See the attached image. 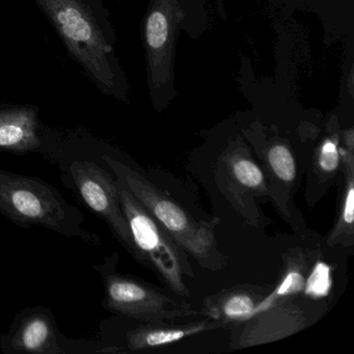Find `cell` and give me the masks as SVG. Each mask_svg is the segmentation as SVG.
<instances>
[{
	"label": "cell",
	"instance_id": "obj_1",
	"mask_svg": "<svg viewBox=\"0 0 354 354\" xmlns=\"http://www.w3.org/2000/svg\"><path fill=\"white\" fill-rule=\"evenodd\" d=\"M70 57L105 94L117 88L111 28L101 0H34Z\"/></svg>",
	"mask_w": 354,
	"mask_h": 354
},
{
	"label": "cell",
	"instance_id": "obj_2",
	"mask_svg": "<svg viewBox=\"0 0 354 354\" xmlns=\"http://www.w3.org/2000/svg\"><path fill=\"white\" fill-rule=\"evenodd\" d=\"M102 160L188 256L211 271L227 266L229 259L218 250L215 235L219 219L196 221L173 198L127 163L111 155H102Z\"/></svg>",
	"mask_w": 354,
	"mask_h": 354
},
{
	"label": "cell",
	"instance_id": "obj_3",
	"mask_svg": "<svg viewBox=\"0 0 354 354\" xmlns=\"http://www.w3.org/2000/svg\"><path fill=\"white\" fill-rule=\"evenodd\" d=\"M0 214L22 227H41L92 246L101 239L84 227V214L44 180L0 169Z\"/></svg>",
	"mask_w": 354,
	"mask_h": 354
},
{
	"label": "cell",
	"instance_id": "obj_4",
	"mask_svg": "<svg viewBox=\"0 0 354 354\" xmlns=\"http://www.w3.org/2000/svg\"><path fill=\"white\" fill-rule=\"evenodd\" d=\"M117 184L120 203L142 264L154 270L176 295L189 297L184 277L194 279V273L188 254L118 179Z\"/></svg>",
	"mask_w": 354,
	"mask_h": 354
},
{
	"label": "cell",
	"instance_id": "obj_5",
	"mask_svg": "<svg viewBox=\"0 0 354 354\" xmlns=\"http://www.w3.org/2000/svg\"><path fill=\"white\" fill-rule=\"evenodd\" d=\"M119 254L113 252L94 265L104 287L103 306L115 314L124 315L148 323L177 321L200 316L202 310H192L140 279L118 271Z\"/></svg>",
	"mask_w": 354,
	"mask_h": 354
},
{
	"label": "cell",
	"instance_id": "obj_6",
	"mask_svg": "<svg viewBox=\"0 0 354 354\" xmlns=\"http://www.w3.org/2000/svg\"><path fill=\"white\" fill-rule=\"evenodd\" d=\"M64 181L82 198L86 206L106 223L115 239L142 264L125 214L120 203L117 179L107 171L88 158L76 157L69 161L62 160Z\"/></svg>",
	"mask_w": 354,
	"mask_h": 354
},
{
	"label": "cell",
	"instance_id": "obj_7",
	"mask_svg": "<svg viewBox=\"0 0 354 354\" xmlns=\"http://www.w3.org/2000/svg\"><path fill=\"white\" fill-rule=\"evenodd\" d=\"M39 107L0 102V152L39 154L59 163L66 154L65 133L45 125Z\"/></svg>",
	"mask_w": 354,
	"mask_h": 354
},
{
	"label": "cell",
	"instance_id": "obj_8",
	"mask_svg": "<svg viewBox=\"0 0 354 354\" xmlns=\"http://www.w3.org/2000/svg\"><path fill=\"white\" fill-rule=\"evenodd\" d=\"M296 297L286 300L262 314L239 323L233 345L237 348L250 347L269 343L293 335L306 328L321 316L324 310L321 306L306 304L304 306Z\"/></svg>",
	"mask_w": 354,
	"mask_h": 354
},
{
	"label": "cell",
	"instance_id": "obj_9",
	"mask_svg": "<svg viewBox=\"0 0 354 354\" xmlns=\"http://www.w3.org/2000/svg\"><path fill=\"white\" fill-rule=\"evenodd\" d=\"M55 316L45 306L24 308L16 315L9 330L0 335L5 354H65Z\"/></svg>",
	"mask_w": 354,
	"mask_h": 354
},
{
	"label": "cell",
	"instance_id": "obj_10",
	"mask_svg": "<svg viewBox=\"0 0 354 354\" xmlns=\"http://www.w3.org/2000/svg\"><path fill=\"white\" fill-rule=\"evenodd\" d=\"M227 323L207 317L204 320L183 324L167 325L162 322L149 323L126 335V346L130 351L155 349L177 343L205 331L227 326Z\"/></svg>",
	"mask_w": 354,
	"mask_h": 354
},
{
	"label": "cell",
	"instance_id": "obj_11",
	"mask_svg": "<svg viewBox=\"0 0 354 354\" xmlns=\"http://www.w3.org/2000/svg\"><path fill=\"white\" fill-rule=\"evenodd\" d=\"M266 294L262 288H231L207 298L202 314L227 324L245 322L254 316L257 306Z\"/></svg>",
	"mask_w": 354,
	"mask_h": 354
},
{
	"label": "cell",
	"instance_id": "obj_12",
	"mask_svg": "<svg viewBox=\"0 0 354 354\" xmlns=\"http://www.w3.org/2000/svg\"><path fill=\"white\" fill-rule=\"evenodd\" d=\"M341 169L344 174V188L337 221L329 234L327 245L330 248H351L354 243V155L353 146L341 150Z\"/></svg>",
	"mask_w": 354,
	"mask_h": 354
},
{
	"label": "cell",
	"instance_id": "obj_13",
	"mask_svg": "<svg viewBox=\"0 0 354 354\" xmlns=\"http://www.w3.org/2000/svg\"><path fill=\"white\" fill-rule=\"evenodd\" d=\"M306 271L308 263L301 250L297 248L286 254V270L281 281L271 293H267L259 302L254 317L301 293L306 285Z\"/></svg>",
	"mask_w": 354,
	"mask_h": 354
},
{
	"label": "cell",
	"instance_id": "obj_14",
	"mask_svg": "<svg viewBox=\"0 0 354 354\" xmlns=\"http://www.w3.org/2000/svg\"><path fill=\"white\" fill-rule=\"evenodd\" d=\"M263 163L266 167L267 179L269 178L273 181L272 186L288 189L295 183L297 165L293 153L285 145L271 146L265 153Z\"/></svg>",
	"mask_w": 354,
	"mask_h": 354
},
{
	"label": "cell",
	"instance_id": "obj_15",
	"mask_svg": "<svg viewBox=\"0 0 354 354\" xmlns=\"http://www.w3.org/2000/svg\"><path fill=\"white\" fill-rule=\"evenodd\" d=\"M230 175L240 186L257 194L272 196L271 186L266 174L252 159L242 155H235L227 160Z\"/></svg>",
	"mask_w": 354,
	"mask_h": 354
},
{
	"label": "cell",
	"instance_id": "obj_16",
	"mask_svg": "<svg viewBox=\"0 0 354 354\" xmlns=\"http://www.w3.org/2000/svg\"><path fill=\"white\" fill-rule=\"evenodd\" d=\"M341 149L337 142L326 140L319 149L314 160V171L321 180H331L341 169Z\"/></svg>",
	"mask_w": 354,
	"mask_h": 354
},
{
	"label": "cell",
	"instance_id": "obj_17",
	"mask_svg": "<svg viewBox=\"0 0 354 354\" xmlns=\"http://www.w3.org/2000/svg\"><path fill=\"white\" fill-rule=\"evenodd\" d=\"M330 285V273L329 268L319 262L314 269V273H310L308 279H306V293L308 297L320 298L322 295H326L328 287Z\"/></svg>",
	"mask_w": 354,
	"mask_h": 354
},
{
	"label": "cell",
	"instance_id": "obj_18",
	"mask_svg": "<svg viewBox=\"0 0 354 354\" xmlns=\"http://www.w3.org/2000/svg\"><path fill=\"white\" fill-rule=\"evenodd\" d=\"M167 18L163 14L155 12L149 17L147 24V40L152 48L163 46L169 35Z\"/></svg>",
	"mask_w": 354,
	"mask_h": 354
}]
</instances>
